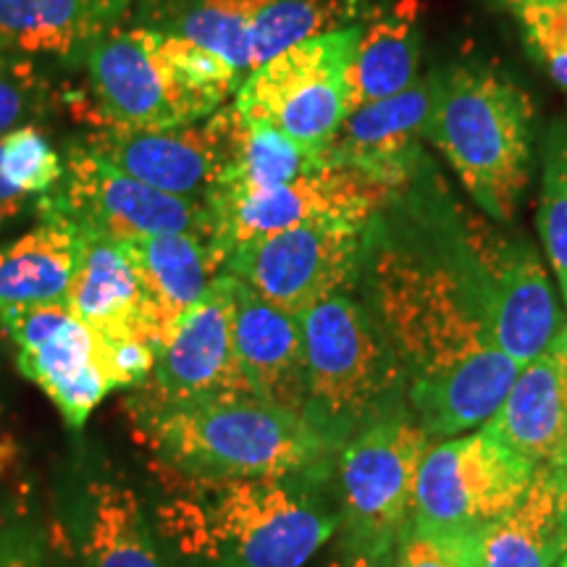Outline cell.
<instances>
[{
  "label": "cell",
  "instance_id": "1",
  "mask_svg": "<svg viewBox=\"0 0 567 567\" xmlns=\"http://www.w3.org/2000/svg\"><path fill=\"white\" fill-rule=\"evenodd\" d=\"M436 182L425 158L375 213L354 287L400 363L408 408L431 442L484 425L520 373L494 344L446 243Z\"/></svg>",
  "mask_w": 567,
  "mask_h": 567
},
{
  "label": "cell",
  "instance_id": "2",
  "mask_svg": "<svg viewBox=\"0 0 567 567\" xmlns=\"http://www.w3.org/2000/svg\"><path fill=\"white\" fill-rule=\"evenodd\" d=\"M155 534L174 567H305L337 534L329 476L193 478L155 465Z\"/></svg>",
  "mask_w": 567,
  "mask_h": 567
},
{
  "label": "cell",
  "instance_id": "3",
  "mask_svg": "<svg viewBox=\"0 0 567 567\" xmlns=\"http://www.w3.org/2000/svg\"><path fill=\"white\" fill-rule=\"evenodd\" d=\"M151 463L193 478H297L334 473L339 452L292 410L260 396L161 405L124 400Z\"/></svg>",
  "mask_w": 567,
  "mask_h": 567
},
{
  "label": "cell",
  "instance_id": "4",
  "mask_svg": "<svg viewBox=\"0 0 567 567\" xmlns=\"http://www.w3.org/2000/svg\"><path fill=\"white\" fill-rule=\"evenodd\" d=\"M90 87L111 130H172L224 109L243 74L193 40L151 27L113 30L84 55Z\"/></svg>",
  "mask_w": 567,
  "mask_h": 567
},
{
  "label": "cell",
  "instance_id": "5",
  "mask_svg": "<svg viewBox=\"0 0 567 567\" xmlns=\"http://www.w3.org/2000/svg\"><path fill=\"white\" fill-rule=\"evenodd\" d=\"M429 140L492 221H513L534 155V105L526 92L486 66L439 71Z\"/></svg>",
  "mask_w": 567,
  "mask_h": 567
},
{
  "label": "cell",
  "instance_id": "6",
  "mask_svg": "<svg viewBox=\"0 0 567 567\" xmlns=\"http://www.w3.org/2000/svg\"><path fill=\"white\" fill-rule=\"evenodd\" d=\"M305 410L310 429L339 452L363 425L405 408V379L384 334L352 292H337L300 316Z\"/></svg>",
  "mask_w": 567,
  "mask_h": 567
},
{
  "label": "cell",
  "instance_id": "7",
  "mask_svg": "<svg viewBox=\"0 0 567 567\" xmlns=\"http://www.w3.org/2000/svg\"><path fill=\"white\" fill-rule=\"evenodd\" d=\"M0 326L21 375L53 402L71 431H82L109 394L140 386L158 354L145 339L103 337L66 302L9 310Z\"/></svg>",
  "mask_w": 567,
  "mask_h": 567
},
{
  "label": "cell",
  "instance_id": "8",
  "mask_svg": "<svg viewBox=\"0 0 567 567\" xmlns=\"http://www.w3.org/2000/svg\"><path fill=\"white\" fill-rule=\"evenodd\" d=\"M431 436L410 408H394L354 434L337 460L339 555L392 567L413 526L415 484Z\"/></svg>",
  "mask_w": 567,
  "mask_h": 567
},
{
  "label": "cell",
  "instance_id": "9",
  "mask_svg": "<svg viewBox=\"0 0 567 567\" xmlns=\"http://www.w3.org/2000/svg\"><path fill=\"white\" fill-rule=\"evenodd\" d=\"M444 234L484 310L494 344L517 365H526L555 342L559 305L547 268L528 239L509 237L481 224L442 187Z\"/></svg>",
  "mask_w": 567,
  "mask_h": 567
},
{
  "label": "cell",
  "instance_id": "10",
  "mask_svg": "<svg viewBox=\"0 0 567 567\" xmlns=\"http://www.w3.org/2000/svg\"><path fill=\"white\" fill-rule=\"evenodd\" d=\"M373 0H137V27L193 40L239 74L297 42L363 24Z\"/></svg>",
  "mask_w": 567,
  "mask_h": 567
},
{
  "label": "cell",
  "instance_id": "11",
  "mask_svg": "<svg viewBox=\"0 0 567 567\" xmlns=\"http://www.w3.org/2000/svg\"><path fill=\"white\" fill-rule=\"evenodd\" d=\"M536 465L492 423L431 442L415 484L413 526L436 536L484 538L517 505Z\"/></svg>",
  "mask_w": 567,
  "mask_h": 567
},
{
  "label": "cell",
  "instance_id": "12",
  "mask_svg": "<svg viewBox=\"0 0 567 567\" xmlns=\"http://www.w3.org/2000/svg\"><path fill=\"white\" fill-rule=\"evenodd\" d=\"M363 24L318 34L243 76L234 105L247 124H271L305 147L323 151L347 116V74Z\"/></svg>",
  "mask_w": 567,
  "mask_h": 567
},
{
  "label": "cell",
  "instance_id": "13",
  "mask_svg": "<svg viewBox=\"0 0 567 567\" xmlns=\"http://www.w3.org/2000/svg\"><path fill=\"white\" fill-rule=\"evenodd\" d=\"M371 221L354 216L313 218L234 247L224 271L266 302L300 316L310 305L358 287Z\"/></svg>",
  "mask_w": 567,
  "mask_h": 567
},
{
  "label": "cell",
  "instance_id": "14",
  "mask_svg": "<svg viewBox=\"0 0 567 567\" xmlns=\"http://www.w3.org/2000/svg\"><path fill=\"white\" fill-rule=\"evenodd\" d=\"M38 210L55 213L80 231L101 234L118 245L153 234L197 231L213 237L208 203L161 193L124 174L84 142L63 155L59 187L40 197Z\"/></svg>",
  "mask_w": 567,
  "mask_h": 567
},
{
  "label": "cell",
  "instance_id": "15",
  "mask_svg": "<svg viewBox=\"0 0 567 567\" xmlns=\"http://www.w3.org/2000/svg\"><path fill=\"white\" fill-rule=\"evenodd\" d=\"M245 122L237 105H224L208 118L172 130H111L82 142L134 179L161 193L205 200L237 158Z\"/></svg>",
  "mask_w": 567,
  "mask_h": 567
},
{
  "label": "cell",
  "instance_id": "16",
  "mask_svg": "<svg viewBox=\"0 0 567 567\" xmlns=\"http://www.w3.org/2000/svg\"><path fill=\"white\" fill-rule=\"evenodd\" d=\"M161 405L255 396L234 347V276L221 274L161 344L153 371L130 389Z\"/></svg>",
  "mask_w": 567,
  "mask_h": 567
},
{
  "label": "cell",
  "instance_id": "17",
  "mask_svg": "<svg viewBox=\"0 0 567 567\" xmlns=\"http://www.w3.org/2000/svg\"><path fill=\"white\" fill-rule=\"evenodd\" d=\"M66 523L80 567H174L140 492L101 452L76 460Z\"/></svg>",
  "mask_w": 567,
  "mask_h": 567
},
{
  "label": "cell",
  "instance_id": "18",
  "mask_svg": "<svg viewBox=\"0 0 567 567\" xmlns=\"http://www.w3.org/2000/svg\"><path fill=\"white\" fill-rule=\"evenodd\" d=\"M396 189L400 187L352 172V168L323 166L313 174L284 184V187L208 208L213 243L224 252L226 264V255L234 247L292 229V226L313 221V218H373L392 200Z\"/></svg>",
  "mask_w": 567,
  "mask_h": 567
},
{
  "label": "cell",
  "instance_id": "19",
  "mask_svg": "<svg viewBox=\"0 0 567 567\" xmlns=\"http://www.w3.org/2000/svg\"><path fill=\"white\" fill-rule=\"evenodd\" d=\"M436 95L439 71L392 97L350 111L323 145V166L352 168L402 187L425 161L421 140H429Z\"/></svg>",
  "mask_w": 567,
  "mask_h": 567
},
{
  "label": "cell",
  "instance_id": "20",
  "mask_svg": "<svg viewBox=\"0 0 567 567\" xmlns=\"http://www.w3.org/2000/svg\"><path fill=\"white\" fill-rule=\"evenodd\" d=\"M145 295L147 337L161 344L174 334L182 316L203 300L216 276L224 274V252L213 237L197 231L153 234L122 245Z\"/></svg>",
  "mask_w": 567,
  "mask_h": 567
},
{
  "label": "cell",
  "instance_id": "21",
  "mask_svg": "<svg viewBox=\"0 0 567 567\" xmlns=\"http://www.w3.org/2000/svg\"><path fill=\"white\" fill-rule=\"evenodd\" d=\"M234 347L255 396L302 415L305 350L300 318L266 302L239 279H234Z\"/></svg>",
  "mask_w": 567,
  "mask_h": 567
},
{
  "label": "cell",
  "instance_id": "22",
  "mask_svg": "<svg viewBox=\"0 0 567 567\" xmlns=\"http://www.w3.org/2000/svg\"><path fill=\"white\" fill-rule=\"evenodd\" d=\"M134 6L137 0H0V53L84 59Z\"/></svg>",
  "mask_w": 567,
  "mask_h": 567
},
{
  "label": "cell",
  "instance_id": "23",
  "mask_svg": "<svg viewBox=\"0 0 567 567\" xmlns=\"http://www.w3.org/2000/svg\"><path fill=\"white\" fill-rule=\"evenodd\" d=\"M488 423L536 467L567 460V360L559 334L515 375Z\"/></svg>",
  "mask_w": 567,
  "mask_h": 567
},
{
  "label": "cell",
  "instance_id": "24",
  "mask_svg": "<svg viewBox=\"0 0 567 567\" xmlns=\"http://www.w3.org/2000/svg\"><path fill=\"white\" fill-rule=\"evenodd\" d=\"M567 557V465L536 467L526 494L486 530L481 567H557Z\"/></svg>",
  "mask_w": 567,
  "mask_h": 567
},
{
  "label": "cell",
  "instance_id": "25",
  "mask_svg": "<svg viewBox=\"0 0 567 567\" xmlns=\"http://www.w3.org/2000/svg\"><path fill=\"white\" fill-rule=\"evenodd\" d=\"M80 260L63 302L103 337L116 342H151L145 326V295L130 255L122 245L101 234L80 231Z\"/></svg>",
  "mask_w": 567,
  "mask_h": 567
},
{
  "label": "cell",
  "instance_id": "26",
  "mask_svg": "<svg viewBox=\"0 0 567 567\" xmlns=\"http://www.w3.org/2000/svg\"><path fill=\"white\" fill-rule=\"evenodd\" d=\"M0 245V316L17 308L66 300L80 260V229L55 213Z\"/></svg>",
  "mask_w": 567,
  "mask_h": 567
},
{
  "label": "cell",
  "instance_id": "27",
  "mask_svg": "<svg viewBox=\"0 0 567 567\" xmlns=\"http://www.w3.org/2000/svg\"><path fill=\"white\" fill-rule=\"evenodd\" d=\"M421 61L415 9H375L363 21L358 51L347 74V113L413 87Z\"/></svg>",
  "mask_w": 567,
  "mask_h": 567
},
{
  "label": "cell",
  "instance_id": "28",
  "mask_svg": "<svg viewBox=\"0 0 567 567\" xmlns=\"http://www.w3.org/2000/svg\"><path fill=\"white\" fill-rule=\"evenodd\" d=\"M318 168H323L321 151L300 145L271 124L245 122L243 147L205 197V203L208 208H216V205L243 200V197L284 187V184L313 174Z\"/></svg>",
  "mask_w": 567,
  "mask_h": 567
},
{
  "label": "cell",
  "instance_id": "29",
  "mask_svg": "<svg viewBox=\"0 0 567 567\" xmlns=\"http://www.w3.org/2000/svg\"><path fill=\"white\" fill-rule=\"evenodd\" d=\"M544 179L538 231L567 305V122L557 118L544 142Z\"/></svg>",
  "mask_w": 567,
  "mask_h": 567
},
{
  "label": "cell",
  "instance_id": "30",
  "mask_svg": "<svg viewBox=\"0 0 567 567\" xmlns=\"http://www.w3.org/2000/svg\"><path fill=\"white\" fill-rule=\"evenodd\" d=\"M0 166L6 179L34 200L51 195L63 176V158L40 126H21L6 134L0 140Z\"/></svg>",
  "mask_w": 567,
  "mask_h": 567
},
{
  "label": "cell",
  "instance_id": "31",
  "mask_svg": "<svg viewBox=\"0 0 567 567\" xmlns=\"http://www.w3.org/2000/svg\"><path fill=\"white\" fill-rule=\"evenodd\" d=\"M51 105V84L34 59L0 53V140L21 126H38Z\"/></svg>",
  "mask_w": 567,
  "mask_h": 567
},
{
  "label": "cell",
  "instance_id": "32",
  "mask_svg": "<svg viewBox=\"0 0 567 567\" xmlns=\"http://www.w3.org/2000/svg\"><path fill=\"white\" fill-rule=\"evenodd\" d=\"M515 11L530 53L549 69L551 80L567 92V0L520 6Z\"/></svg>",
  "mask_w": 567,
  "mask_h": 567
},
{
  "label": "cell",
  "instance_id": "33",
  "mask_svg": "<svg viewBox=\"0 0 567 567\" xmlns=\"http://www.w3.org/2000/svg\"><path fill=\"white\" fill-rule=\"evenodd\" d=\"M481 544L484 538H450L410 526L392 567H481Z\"/></svg>",
  "mask_w": 567,
  "mask_h": 567
},
{
  "label": "cell",
  "instance_id": "34",
  "mask_svg": "<svg viewBox=\"0 0 567 567\" xmlns=\"http://www.w3.org/2000/svg\"><path fill=\"white\" fill-rule=\"evenodd\" d=\"M0 567H51L48 530L24 507H11L0 523Z\"/></svg>",
  "mask_w": 567,
  "mask_h": 567
},
{
  "label": "cell",
  "instance_id": "35",
  "mask_svg": "<svg viewBox=\"0 0 567 567\" xmlns=\"http://www.w3.org/2000/svg\"><path fill=\"white\" fill-rule=\"evenodd\" d=\"M32 203L38 205L34 197L24 195L19 187H13V184L6 179L3 166H0V229H3V226H9L11 221H17L21 213L30 208Z\"/></svg>",
  "mask_w": 567,
  "mask_h": 567
},
{
  "label": "cell",
  "instance_id": "36",
  "mask_svg": "<svg viewBox=\"0 0 567 567\" xmlns=\"http://www.w3.org/2000/svg\"><path fill=\"white\" fill-rule=\"evenodd\" d=\"M17 455H19L17 444H13L9 436H0V478L11 471V465L17 463Z\"/></svg>",
  "mask_w": 567,
  "mask_h": 567
},
{
  "label": "cell",
  "instance_id": "37",
  "mask_svg": "<svg viewBox=\"0 0 567 567\" xmlns=\"http://www.w3.org/2000/svg\"><path fill=\"white\" fill-rule=\"evenodd\" d=\"M326 567H384V565L373 563V559H365V557H344V555H339V559H334V563H329Z\"/></svg>",
  "mask_w": 567,
  "mask_h": 567
},
{
  "label": "cell",
  "instance_id": "38",
  "mask_svg": "<svg viewBox=\"0 0 567 567\" xmlns=\"http://www.w3.org/2000/svg\"><path fill=\"white\" fill-rule=\"evenodd\" d=\"M559 342H563V352H565V360H567V323H563V329H559Z\"/></svg>",
  "mask_w": 567,
  "mask_h": 567
},
{
  "label": "cell",
  "instance_id": "39",
  "mask_svg": "<svg viewBox=\"0 0 567 567\" xmlns=\"http://www.w3.org/2000/svg\"><path fill=\"white\" fill-rule=\"evenodd\" d=\"M542 3H557V0H523L520 6H542ZM520 6H517V9H520Z\"/></svg>",
  "mask_w": 567,
  "mask_h": 567
},
{
  "label": "cell",
  "instance_id": "40",
  "mask_svg": "<svg viewBox=\"0 0 567 567\" xmlns=\"http://www.w3.org/2000/svg\"><path fill=\"white\" fill-rule=\"evenodd\" d=\"M9 509H11V505H6V502L0 499V523H3V517L9 515Z\"/></svg>",
  "mask_w": 567,
  "mask_h": 567
},
{
  "label": "cell",
  "instance_id": "41",
  "mask_svg": "<svg viewBox=\"0 0 567 567\" xmlns=\"http://www.w3.org/2000/svg\"><path fill=\"white\" fill-rule=\"evenodd\" d=\"M505 3H507V6H513V9H517V6H520L523 0H505Z\"/></svg>",
  "mask_w": 567,
  "mask_h": 567
},
{
  "label": "cell",
  "instance_id": "42",
  "mask_svg": "<svg viewBox=\"0 0 567 567\" xmlns=\"http://www.w3.org/2000/svg\"><path fill=\"white\" fill-rule=\"evenodd\" d=\"M0 421H3V400H0Z\"/></svg>",
  "mask_w": 567,
  "mask_h": 567
},
{
  "label": "cell",
  "instance_id": "43",
  "mask_svg": "<svg viewBox=\"0 0 567 567\" xmlns=\"http://www.w3.org/2000/svg\"><path fill=\"white\" fill-rule=\"evenodd\" d=\"M557 567H567V557H565V559H563V563H559Z\"/></svg>",
  "mask_w": 567,
  "mask_h": 567
},
{
  "label": "cell",
  "instance_id": "44",
  "mask_svg": "<svg viewBox=\"0 0 567 567\" xmlns=\"http://www.w3.org/2000/svg\"><path fill=\"white\" fill-rule=\"evenodd\" d=\"M565 465H567V460H565Z\"/></svg>",
  "mask_w": 567,
  "mask_h": 567
}]
</instances>
